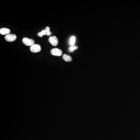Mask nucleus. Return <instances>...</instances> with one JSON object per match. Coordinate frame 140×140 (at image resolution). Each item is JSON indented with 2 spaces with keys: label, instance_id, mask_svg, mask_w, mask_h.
<instances>
[{
  "label": "nucleus",
  "instance_id": "f257e3e1",
  "mask_svg": "<svg viewBox=\"0 0 140 140\" xmlns=\"http://www.w3.org/2000/svg\"><path fill=\"white\" fill-rule=\"evenodd\" d=\"M23 42L25 45L27 46H32L34 45V40L27 38H24L23 39Z\"/></svg>",
  "mask_w": 140,
  "mask_h": 140
},
{
  "label": "nucleus",
  "instance_id": "9d476101",
  "mask_svg": "<svg viewBox=\"0 0 140 140\" xmlns=\"http://www.w3.org/2000/svg\"><path fill=\"white\" fill-rule=\"evenodd\" d=\"M47 35V32L45 30H43L41 32H40L38 33V36H39L40 37H42L44 35Z\"/></svg>",
  "mask_w": 140,
  "mask_h": 140
},
{
  "label": "nucleus",
  "instance_id": "0eeeda50",
  "mask_svg": "<svg viewBox=\"0 0 140 140\" xmlns=\"http://www.w3.org/2000/svg\"><path fill=\"white\" fill-rule=\"evenodd\" d=\"M63 58L65 62H70L72 61V58L70 56L67 54H64L63 56Z\"/></svg>",
  "mask_w": 140,
  "mask_h": 140
},
{
  "label": "nucleus",
  "instance_id": "f03ea898",
  "mask_svg": "<svg viewBox=\"0 0 140 140\" xmlns=\"http://www.w3.org/2000/svg\"><path fill=\"white\" fill-rule=\"evenodd\" d=\"M51 53L53 55L56 56H61L62 54V51L61 49L54 48L51 49Z\"/></svg>",
  "mask_w": 140,
  "mask_h": 140
},
{
  "label": "nucleus",
  "instance_id": "423d86ee",
  "mask_svg": "<svg viewBox=\"0 0 140 140\" xmlns=\"http://www.w3.org/2000/svg\"><path fill=\"white\" fill-rule=\"evenodd\" d=\"M11 31L10 29L7 28H2L0 30V33L2 35H8L10 34Z\"/></svg>",
  "mask_w": 140,
  "mask_h": 140
},
{
  "label": "nucleus",
  "instance_id": "1a4fd4ad",
  "mask_svg": "<svg viewBox=\"0 0 140 140\" xmlns=\"http://www.w3.org/2000/svg\"><path fill=\"white\" fill-rule=\"evenodd\" d=\"M78 46H74V47H71L69 48V51L70 52H72L73 51H74L75 50L78 49Z\"/></svg>",
  "mask_w": 140,
  "mask_h": 140
},
{
  "label": "nucleus",
  "instance_id": "20e7f679",
  "mask_svg": "<svg viewBox=\"0 0 140 140\" xmlns=\"http://www.w3.org/2000/svg\"><path fill=\"white\" fill-rule=\"evenodd\" d=\"M5 39L7 40V41L9 42H12L16 40L17 39V36L15 34H9L7 35L5 37Z\"/></svg>",
  "mask_w": 140,
  "mask_h": 140
},
{
  "label": "nucleus",
  "instance_id": "6e6552de",
  "mask_svg": "<svg viewBox=\"0 0 140 140\" xmlns=\"http://www.w3.org/2000/svg\"><path fill=\"white\" fill-rule=\"evenodd\" d=\"M75 41H76V37L74 36L71 37L70 39V45L72 47H74V46L75 45Z\"/></svg>",
  "mask_w": 140,
  "mask_h": 140
},
{
  "label": "nucleus",
  "instance_id": "7ed1b4c3",
  "mask_svg": "<svg viewBox=\"0 0 140 140\" xmlns=\"http://www.w3.org/2000/svg\"><path fill=\"white\" fill-rule=\"evenodd\" d=\"M41 47H40L39 45H38V44H35L33 45L31 47L30 50L32 52L38 53L41 50Z\"/></svg>",
  "mask_w": 140,
  "mask_h": 140
},
{
  "label": "nucleus",
  "instance_id": "9b49d317",
  "mask_svg": "<svg viewBox=\"0 0 140 140\" xmlns=\"http://www.w3.org/2000/svg\"><path fill=\"white\" fill-rule=\"evenodd\" d=\"M45 30L47 32V36H50L51 35L52 32L50 31V28L49 27H47L46 28Z\"/></svg>",
  "mask_w": 140,
  "mask_h": 140
},
{
  "label": "nucleus",
  "instance_id": "39448f33",
  "mask_svg": "<svg viewBox=\"0 0 140 140\" xmlns=\"http://www.w3.org/2000/svg\"><path fill=\"white\" fill-rule=\"evenodd\" d=\"M49 43H50L53 46H56L58 45V39L55 36L50 37L49 39Z\"/></svg>",
  "mask_w": 140,
  "mask_h": 140
}]
</instances>
